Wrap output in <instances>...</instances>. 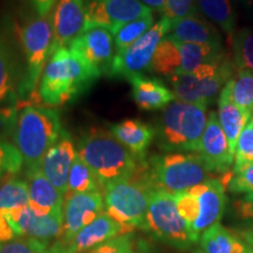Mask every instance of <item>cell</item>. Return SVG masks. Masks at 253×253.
Instances as JSON below:
<instances>
[{
    "instance_id": "cell-1",
    "label": "cell",
    "mask_w": 253,
    "mask_h": 253,
    "mask_svg": "<svg viewBox=\"0 0 253 253\" xmlns=\"http://www.w3.org/2000/svg\"><path fill=\"white\" fill-rule=\"evenodd\" d=\"M101 75L69 47H62L50 53L38 93L41 102L46 106L59 107L89 89Z\"/></svg>"
},
{
    "instance_id": "cell-2",
    "label": "cell",
    "mask_w": 253,
    "mask_h": 253,
    "mask_svg": "<svg viewBox=\"0 0 253 253\" xmlns=\"http://www.w3.org/2000/svg\"><path fill=\"white\" fill-rule=\"evenodd\" d=\"M77 154L94 172L101 189L110 182L137 175L145 161L136 156L110 131L95 128L81 136Z\"/></svg>"
},
{
    "instance_id": "cell-3",
    "label": "cell",
    "mask_w": 253,
    "mask_h": 253,
    "mask_svg": "<svg viewBox=\"0 0 253 253\" xmlns=\"http://www.w3.org/2000/svg\"><path fill=\"white\" fill-rule=\"evenodd\" d=\"M62 132L60 114L43 106H25L19 113L12 141L23 157L26 170L40 168L42 158Z\"/></svg>"
},
{
    "instance_id": "cell-4",
    "label": "cell",
    "mask_w": 253,
    "mask_h": 253,
    "mask_svg": "<svg viewBox=\"0 0 253 253\" xmlns=\"http://www.w3.org/2000/svg\"><path fill=\"white\" fill-rule=\"evenodd\" d=\"M208 106L175 100L154 126L158 147L171 153H198L208 123Z\"/></svg>"
},
{
    "instance_id": "cell-5",
    "label": "cell",
    "mask_w": 253,
    "mask_h": 253,
    "mask_svg": "<svg viewBox=\"0 0 253 253\" xmlns=\"http://www.w3.org/2000/svg\"><path fill=\"white\" fill-rule=\"evenodd\" d=\"M143 173L155 190L176 195L214 178L197 153L154 155L144 161Z\"/></svg>"
},
{
    "instance_id": "cell-6",
    "label": "cell",
    "mask_w": 253,
    "mask_h": 253,
    "mask_svg": "<svg viewBox=\"0 0 253 253\" xmlns=\"http://www.w3.org/2000/svg\"><path fill=\"white\" fill-rule=\"evenodd\" d=\"M154 190L145 178L143 168L130 178L110 182L102 189L104 212L135 230H145V217Z\"/></svg>"
},
{
    "instance_id": "cell-7",
    "label": "cell",
    "mask_w": 253,
    "mask_h": 253,
    "mask_svg": "<svg viewBox=\"0 0 253 253\" xmlns=\"http://www.w3.org/2000/svg\"><path fill=\"white\" fill-rule=\"evenodd\" d=\"M20 37L26 56L27 72L21 81L19 91L23 96H27L39 86L43 68L52 52V14L38 15L30 19L21 30Z\"/></svg>"
},
{
    "instance_id": "cell-8",
    "label": "cell",
    "mask_w": 253,
    "mask_h": 253,
    "mask_svg": "<svg viewBox=\"0 0 253 253\" xmlns=\"http://www.w3.org/2000/svg\"><path fill=\"white\" fill-rule=\"evenodd\" d=\"M145 230L178 249H188L194 243L189 225L177 210L175 195L163 190L151 192Z\"/></svg>"
},
{
    "instance_id": "cell-9",
    "label": "cell",
    "mask_w": 253,
    "mask_h": 253,
    "mask_svg": "<svg viewBox=\"0 0 253 253\" xmlns=\"http://www.w3.org/2000/svg\"><path fill=\"white\" fill-rule=\"evenodd\" d=\"M170 28L171 21L161 18L140 39L123 52L115 54L107 77L128 80L134 75L149 71L155 52L161 41L169 34Z\"/></svg>"
},
{
    "instance_id": "cell-10",
    "label": "cell",
    "mask_w": 253,
    "mask_h": 253,
    "mask_svg": "<svg viewBox=\"0 0 253 253\" xmlns=\"http://www.w3.org/2000/svg\"><path fill=\"white\" fill-rule=\"evenodd\" d=\"M153 13L140 0H84L86 28L103 27L115 34L123 25Z\"/></svg>"
},
{
    "instance_id": "cell-11",
    "label": "cell",
    "mask_w": 253,
    "mask_h": 253,
    "mask_svg": "<svg viewBox=\"0 0 253 253\" xmlns=\"http://www.w3.org/2000/svg\"><path fill=\"white\" fill-rule=\"evenodd\" d=\"M65 197L61 239L69 243L84 227L104 212V202L101 191L67 194Z\"/></svg>"
},
{
    "instance_id": "cell-12",
    "label": "cell",
    "mask_w": 253,
    "mask_h": 253,
    "mask_svg": "<svg viewBox=\"0 0 253 253\" xmlns=\"http://www.w3.org/2000/svg\"><path fill=\"white\" fill-rule=\"evenodd\" d=\"M226 188L220 177H214L188 190L199 202V214L190 230L194 243L205 230L219 223L226 205Z\"/></svg>"
},
{
    "instance_id": "cell-13",
    "label": "cell",
    "mask_w": 253,
    "mask_h": 253,
    "mask_svg": "<svg viewBox=\"0 0 253 253\" xmlns=\"http://www.w3.org/2000/svg\"><path fill=\"white\" fill-rule=\"evenodd\" d=\"M68 47L101 74H108L115 56L114 34L109 30L103 27L87 28Z\"/></svg>"
},
{
    "instance_id": "cell-14",
    "label": "cell",
    "mask_w": 253,
    "mask_h": 253,
    "mask_svg": "<svg viewBox=\"0 0 253 253\" xmlns=\"http://www.w3.org/2000/svg\"><path fill=\"white\" fill-rule=\"evenodd\" d=\"M208 169L212 173H224L232 171L231 168L235 163V155L230 149L229 142L221 129L217 113L210 112L208 123L201 140L197 153Z\"/></svg>"
},
{
    "instance_id": "cell-15",
    "label": "cell",
    "mask_w": 253,
    "mask_h": 253,
    "mask_svg": "<svg viewBox=\"0 0 253 253\" xmlns=\"http://www.w3.org/2000/svg\"><path fill=\"white\" fill-rule=\"evenodd\" d=\"M7 211L18 238H36L49 242L53 238L62 237L63 211L39 214L32 210L30 205Z\"/></svg>"
},
{
    "instance_id": "cell-16",
    "label": "cell",
    "mask_w": 253,
    "mask_h": 253,
    "mask_svg": "<svg viewBox=\"0 0 253 253\" xmlns=\"http://www.w3.org/2000/svg\"><path fill=\"white\" fill-rule=\"evenodd\" d=\"M52 20V52H54L67 47L86 28L84 0H59L53 9Z\"/></svg>"
},
{
    "instance_id": "cell-17",
    "label": "cell",
    "mask_w": 253,
    "mask_h": 253,
    "mask_svg": "<svg viewBox=\"0 0 253 253\" xmlns=\"http://www.w3.org/2000/svg\"><path fill=\"white\" fill-rule=\"evenodd\" d=\"M77 155L71 135L62 129L59 140L50 147L41 162V171L63 196L67 194L69 170Z\"/></svg>"
},
{
    "instance_id": "cell-18",
    "label": "cell",
    "mask_w": 253,
    "mask_h": 253,
    "mask_svg": "<svg viewBox=\"0 0 253 253\" xmlns=\"http://www.w3.org/2000/svg\"><path fill=\"white\" fill-rule=\"evenodd\" d=\"M135 229L132 226L119 223L106 212L100 214L89 225L84 227L68 243L75 253H87L116 237L131 235Z\"/></svg>"
},
{
    "instance_id": "cell-19",
    "label": "cell",
    "mask_w": 253,
    "mask_h": 253,
    "mask_svg": "<svg viewBox=\"0 0 253 253\" xmlns=\"http://www.w3.org/2000/svg\"><path fill=\"white\" fill-rule=\"evenodd\" d=\"M168 37L183 43L223 46L219 31L199 13L171 21Z\"/></svg>"
},
{
    "instance_id": "cell-20",
    "label": "cell",
    "mask_w": 253,
    "mask_h": 253,
    "mask_svg": "<svg viewBox=\"0 0 253 253\" xmlns=\"http://www.w3.org/2000/svg\"><path fill=\"white\" fill-rule=\"evenodd\" d=\"M30 208L39 214L63 211V195L48 181L41 168L26 170Z\"/></svg>"
},
{
    "instance_id": "cell-21",
    "label": "cell",
    "mask_w": 253,
    "mask_h": 253,
    "mask_svg": "<svg viewBox=\"0 0 253 253\" xmlns=\"http://www.w3.org/2000/svg\"><path fill=\"white\" fill-rule=\"evenodd\" d=\"M128 81L131 84V97L142 110L164 109L175 101L172 90L157 78L134 75Z\"/></svg>"
},
{
    "instance_id": "cell-22",
    "label": "cell",
    "mask_w": 253,
    "mask_h": 253,
    "mask_svg": "<svg viewBox=\"0 0 253 253\" xmlns=\"http://www.w3.org/2000/svg\"><path fill=\"white\" fill-rule=\"evenodd\" d=\"M218 120L225 134L230 149L235 155L237 141H238L243 129L245 128L252 118V113L245 110L233 102L231 99L229 82L218 97Z\"/></svg>"
},
{
    "instance_id": "cell-23",
    "label": "cell",
    "mask_w": 253,
    "mask_h": 253,
    "mask_svg": "<svg viewBox=\"0 0 253 253\" xmlns=\"http://www.w3.org/2000/svg\"><path fill=\"white\" fill-rule=\"evenodd\" d=\"M110 132L136 156L141 158H145V151L156 136L153 126L135 119L125 120L110 126Z\"/></svg>"
},
{
    "instance_id": "cell-24",
    "label": "cell",
    "mask_w": 253,
    "mask_h": 253,
    "mask_svg": "<svg viewBox=\"0 0 253 253\" xmlns=\"http://www.w3.org/2000/svg\"><path fill=\"white\" fill-rule=\"evenodd\" d=\"M203 253H253V248L219 223L205 230L201 237Z\"/></svg>"
},
{
    "instance_id": "cell-25",
    "label": "cell",
    "mask_w": 253,
    "mask_h": 253,
    "mask_svg": "<svg viewBox=\"0 0 253 253\" xmlns=\"http://www.w3.org/2000/svg\"><path fill=\"white\" fill-rule=\"evenodd\" d=\"M199 13L204 15L226 34L229 45L236 33V15L231 0H197Z\"/></svg>"
},
{
    "instance_id": "cell-26",
    "label": "cell",
    "mask_w": 253,
    "mask_h": 253,
    "mask_svg": "<svg viewBox=\"0 0 253 253\" xmlns=\"http://www.w3.org/2000/svg\"><path fill=\"white\" fill-rule=\"evenodd\" d=\"M181 67L182 59L177 41L167 36L155 52L149 72L170 78L181 73Z\"/></svg>"
},
{
    "instance_id": "cell-27",
    "label": "cell",
    "mask_w": 253,
    "mask_h": 253,
    "mask_svg": "<svg viewBox=\"0 0 253 253\" xmlns=\"http://www.w3.org/2000/svg\"><path fill=\"white\" fill-rule=\"evenodd\" d=\"M30 205V192L26 179L8 173L0 179V210Z\"/></svg>"
},
{
    "instance_id": "cell-28",
    "label": "cell",
    "mask_w": 253,
    "mask_h": 253,
    "mask_svg": "<svg viewBox=\"0 0 253 253\" xmlns=\"http://www.w3.org/2000/svg\"><path fill=\"white\" fill-rule=\"evenodd\" d=\"M233 66L236 71L253 73V30L242 28L237 31L230 43Z\"/></svg>"
},
{
    "instance_id": "cell-29",
    "label": "cell",
    "mask_w": 253,
    "mask_h": 253,
    "mask_svg": "<svg viewBox=\"0 0 253 253\" xmlns=\"http://www.w3.org/2000/svg\"><path fill=\"white\" fill-rule=\"evenodd\" d=\"M93 191H100L99 182L90 168L77 155L69 170L67 194H82V192Z\"/></svg>"
},
{
    "instance_id": "cell-30",
    "label": "cell",
    "mask_w": 253,
    "mask_h": 253,
    "mask_svg": "<svg viewBox=\"0 0 253 253\" xmlns=\"http://www.w3.org/2000/svg\"><path fill=\"white\" fill-rule=\"evenodd\" d=\"M153 13L144 15L130 23L123 25L120 30L114 34V42H115V54L121 53L129 46L132 45L136 40H138L154 26Z\"/></svg>"
},
{
    "instance_id": "cell-31",
    "label": "cell",
    "mask_w": 253,
    "mask_h": 253,
    "mask_svg": "<svg viewBox=\"0 0 253 253\" xmlns=\"http://www.w3.org/2000/svg\"><path fill=\"white\" fill-rule=\"evenodd\" d=\"M229 87L233 102L253 115V73L237 71L229 82Z\"/></svg>"
},
{
    "instance_id": "cell-32",
    "label": "cell",
    "mask_w": 253,
    "mask_h": 253,
    "mask_svg": "<svg viewBox=\"0 0 253 253\" xmlns=\"http://www.w3.org/2000/svg\"><path fill=\"white\" fill-rule=\"evenodd\" d=\"M253 164V119L243 129L235 149V163L233 172H238L246 167Z\"/></svg>"
},
{
    "instance_id": "cell-33",
    "label": "cell",
    "mask_w": 253,
    "mask_h": 253,
    "mask_svg": "<svg viewBox=\"0 0 253 253\" xmlns=\"http://www.w3.org/2000/svg\"><path fill=\"white\" fill-rule=\"evenodd\" d=\"M13 89V60L8 45L0 36V102L12 95Z\"/></svg>"
},
{
    "instance_id": "cell-34",
    "label": "cell",
    "mask_w": 253,
    "mask_h": 253,
    "mask_svg": "<svg viewBox=\"0 0 253 253\" xmlns=\"http://www.w3.org/2000/svg\"><path fill=\"white\" fill-rule=\"evenodd\" d=\"M23 166V157L15 145L7 140H0V175H17Z\"/></svg>"
},
{
    "instance_id": "cell-35",
    "label": "cell",
    "mask_w": 253,
    "mask_h": 253,
    "mask_svg": "<svg viewBox=\"0 0 253 253\" xmlns=\"http://www.w3.org/2000/svg\"><path fill=\"white\" fill-rule=\"evenodd\" d=\"M49 242L36 238H19L0 243V253H45Z\"/></svg>"
},
{
    "instance_id": "cell-36",
    "label": "cell",
    "mask_w": 253,
    "mask_h": 253,
    "mask_svg": "<svg viewBox=\"0 0 253 253\" xmlns=\"http://www.w3.org/2000/svg\"><path fill=\"white\" fill-rule=\"evenodd\" d=\"M162 18L176 21L189 15L199 13L197 0H167L166 6L162 9Z\"/></svg>"
},
{
    "instance_id": "cell-37",
    "label": "cell",
    "mask_w": 253,
    "mask_h": 253,
    "mask_svg": "<svg viewBox=\"0 0 253 253\" xmlns=\"http://www.w3.org/2000/svg\"><path fill=\"white\" fill-rule=\"evenodd\" d=\"M177 210H178L181 217L186 221L190 230H191L192 224L195 223L199 214V202L198 198L194 195L190 194L189 191L179 192L175 195ZM191 232V231H190Z\"/></svg>"
},
{
    "instance_id": "cell-38",
    "label": "cell",
    "mask_w": 253,
    "mask_h": 253,
    "mask_svg": "<svg viewBox=\"0 0 253 253\" xmlns=\"http://www.w3.org/2000/svg\"><path fill=\"white\" fill-rule=\"evenodd\" d=\"M87 253H135L130 235L116 237Z\"/></svg>"
},
{
    "instance_id": "cell-39",
    "label": "cell",
    "mask_w": 253,
    "mask_h": 253,
    "mask_svg": "<svg viewBox=\"0 0 253 253\" xmlns=\"http://www.w3.org/2000/svg\"><path fill=\"white\" fill-rule=\"evenodd\" d=\"M20 108L18 103L0 107V140H6L13 134Z\"/></svg>"
},
{
    "instance_id": "cell-40",
    "label": "cell",
    "mask_w": 253,
    "mask_h": 253,
    "mask_svg": "<svg viewBox=\"0 0 253 253\" xmlns=\"http://www.w3.org/2000/svg\"><path fill=\"white\" fill-rule=\"evenodd\" d=\"M227 188L233 194L253 192V164L238 172H233V177Z\"/></svg>"
},
{
    "instance_id": "cell-41",
    "label": "cell",
    "mask_w": 253,
    "mask_h": 253,
    "mask_svg": "<svg viewBox=\"0 0 253 253\" xmlns=\"http://www.w3.org/2000/svg\"><path fill=\"white\" fill-rule=\"evenodd\" d=\"M19 239L7 210H0V243Z\"/></svg>"
},
{
    "instance_id": "cell-42",
    "label": "cell",
    "mask_w": 253,
    "mask_h": 253,
    "mask_svg": "<svg viewBox=\"0 0 253 253\" xmlns=\"http://www.w3.org/2000/svg\"><path fill=\"white\" fill-rule=\"evenodd\" d=\"M233 208L238 217L243 219H253V192L246 194L244 197L236 201Z\"/></svg>"
},
{
    "instance_id": "cell-43",
    "label": "cell",
    "mask_w": 253,
    "mask_h": 253,
    "mask_svg": "<svg viewBox=\"0 0 253 253\" xmlns=\"http://www.w3.org/2000/svg\"><path fill=\"white\" fill-rule=\"evenodd\" d=\"M36 8L38 15H47L59 0H30Z\"/></svg>"
},
{
    "instance_id": "cell-44",
    "label": "cell",
    "mask_w": 253,
    "mask_h": 253,
    "mask_svg": "<svg viewBox=\"0 0 253 253\" xmlns=\"http://www.w3.org/2000/svg\"><path fill=\"white\" fill-rule=\"evenodd\" d=\"M45 253H75V252L73 251L71 245H69L67 242L60 239L56 243H54L52 246H49V248L46 250Z\"/></svg>"
},
{
    "instance_id": "cell-45",
    "label": "cell",
    "mask_w": 253,
    "mask_h": 253,
    "mask_svg": "<svg viewBox=\"0 0 253 253\" xmlns=\"http://www.w3.org/2000/svg\"><path fill=\"white\" fill-rule=\"evenodd\" d=\"M140 1L147 6V7L162 12L164 6H166L167 0H140Z\"/></svg>"
},
{
    "instance_id": "cell-46",
    "label": "cell",
    "mask_w": 253,
    "mask_h": 253,
    "mask_svg": "<svg viewBox=\"0 0 253 253\" xmlns=\"http://www.w3.org/2000/svg\"><path fill=\"white\" fill-rule=\"evenodd\" d=\"M242 237L245 239V242L250 244L253 248V230H248V231H244V232L242 233Z\"/></svg>"
},
{
    "instance_id": "cell-47",
    "label": "cell",
    "mask_w": 253,
    "mask_h": 253,
    "mask_svg": "<svg viewBox=\"0 0 253 253\" xmlns=\"http://www.w3.org/2000/svg\"><path fill=\"white\" fill-rule=\"evenodd\" d=\"M245 1H249V2H253V0H245Z\"/></svg>"
},
{
    "instance_id": "cell-48",
    "label": "cell",
    "mask_w": 253,
    "mask_h": 253,
    "mask_svg": "<svg viewBox=\"0 0 253 253\" xmlns=\"http://www.w3.org/2000/svg\"><path fill=\"white\" fill-rule=\"evenodd\" d=\"M4 176H5V175H0V179H1V178H2V177H4Z\"/></svg>"
},
{
    "instance_id": "cell-49",
    "label": "cell",
    "mask_w": 253,
    "mask_h": 253,
    "mask_svg": "<svg viewBox=\"0 0 253 253\" xmlns=\"http://www.w3.org/2000/svg\"><path fill=\"white\" fill-rule=\"evenodd\" d=\"M252 119H253V115H252Z\"/></svg>"
}]
</instances>
